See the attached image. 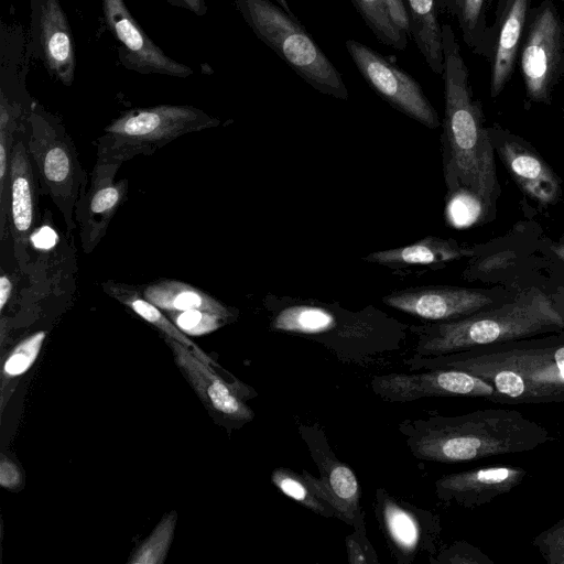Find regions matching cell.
<instances>
[{"mask_svg":"<svg viewBox=\"0 0 564 564\" xmlns=\"http://www.w3.org/2000/svg\"><path fill=\"white\" fill-rule=\"evenodd\" d=\"M300 430L321 476L316 478L303 470L302 477L313 492L332 507L336 518L354 525L357 516L361 512L360 490L356 475L349 466L334 456L323 434L317 438L313 429L301 426Z\"/></svg>","mask_w":564,"mask_h":564,"instance_id":"cell-16","label":"cell"},{"mask_svg":"<svg viewBox=\"0 0 564 564\" xmlns=\"http://www.w3.org/2000/svg\"><path fill=\"white\" fill-rule=\"evenodd\" d=\"M356 530L346 538L348 560L350 563H378L376 552L365 533L364 512L361 511L354 523Z\"/></svg>","mask_w":564,"mask_h":564,"instance_id":"cell-34","label":"cell"},{"mask_svg":"<svg viewBox=\"0 0 564 564\" xmlns=\"http://www.w3.org/2000/svg\"><path fill=\"white\" fill-rule=\"evenodd\" d=\"M528 0H509L500 31L491 76V96L505 87L513 67L519 40L524 25Z\"/></svg>","mask_w":564,"mask_h":564,"instance_id":"cell-27","label":"cell"},{"mask_svg":"<svg viewBox=\"0 0 564 564\" xmlns=\"http://www.w3.org/2000/svg\"><path fill=\"white\" fill-rule=\"evenodd\" d=\"M22 484V474L18 465L2 456L0 463V485L6 489H15Z\"/></svg>","mask_w":564,"mask_h":564,"instance_id":"cell-36","label":"cell"},{"mask_svg":"<svg viewBox=\"0 0 564 564\" xmlns=\"http://www.w3.org/2000/svg\"><path fill=\"white\" fill-rule=\"evenodd\" d=\"M166 343L173 351L176 365L207 406L235 421H250L253 417V412L209 365L199 360L178 341L166 337Z\"/></svg>","mask_w":564,"mask_h":564,"instance_id":"cell-20","label":"cell"},{"mask_svg":"<svg viewBox=\"0 0 564 564\" xmlns=\"http://www.w3.org/2000/svg\"><path fill=\"white\" fill-rule=\"evenodd\" d=\"M400 432L415 458L446 464L530 452L553 438L540 423L511 409L405 420Z\"/></svg>","mask_w":564,"mask_h":564,"instance_id":"cell-3","label":"cell"},{"mask_svg":"<svg viewBox=\"0 0 564 564\" xmlns=\"http://www.w3.org/2000/svg\"><path fill=\"white\" fill-rule=\"evenodd\" d=\"M414 354L448 355L480 346L564 332V322L546 292L531 286L473 315L413 326Z\"/></svg>","mask_w":564,"mask_h":564,"instance_id":"cell-4","label":"cell"},{"mask_svg":"<svg viewBox=\"0 0 564 564\" xmlns=\"http://www.w3.org/2000/svg\"><path fill=\"white\" fill-rule=\"evenodd\" d=\"M45 338L46 332L40 330L20 341L4 361V373L17 377L26 372L36 360Z\"/></svg>","mask_w":564,"mask_h":564,"instance_id":"cell-30","label":"cell"},{"mask_svg":"<svg viewBox=\"0 0 564 564\" xmlns=\"http://www.w3.org/2000/svg\"><path fill=\"white\" fill-rule=\"evenodd\" d=\"M411 370L457 369L496 391L495 403L564 402V332L492 344L469 350L405 360Z\"/></svg>","mask_w":564,"mask_h":564,"instance_id":"cell-1","label":"cell"},{"mask_svg":"<svg viewBox=\"0 0 564 564\" xmlns=\"http://www.w3.org/2000/svg\"><path fill=\"white\" fill-rule=\"evenodd\" d=\"M40 183L26 149L24 130L18 133L10 158L8 217L13 256L23 273L30 269V243L40 220Z\"/></svg>","mask_w":564,"mask_h":564,"instance_id":"cell-12","label":"cell"},{"mask_svg":"<svg viewBox=\"0 0 564 564\" xmlns=\"http://www.w3.org/2000/svg\"><path fill=\"white\" fill-rule=\"evenodd\" d=\"M532 545L547 564H564V517L540 532Z\"/></svg>","mask_w":564,"mask_h":564,"instance_id":"cell-32","label":"cell"},{"mask_svg":"<svg viewBox=\"0 0 564 564\" xmlns=\"http://www.w3.org/2000/svg\"><path fill=\"white\" fill-rule=\"evenodd\" d=\"M40 40L50 72L65 86L75 76V52L70 28L58 0H46L40 14Z\"/></svg>","mask_w":564,"mask_h":564,"instance_id":"cell-21","label":"cell"},{"mask_svg":"<svg viewBox=\"0 0 564 564\" xmlns=\"http://www.w3.org/2000/svg\"><path fill=\"white\" fill-rule=\"evenodd\" d=\"M256 36L322 94L347 100L341 74L297 19L270 0H234Z\"/></svg>","mask_w":564,"mask_h":564,"instance_id":"cell-5","label":"cell"},{"mask_svg":"<svg viewBox=\"0 0 564 564\" xmlns=\"http://www.w3.org/2000/svg\"><path fill=\"white\" fill-rule=\"evenodd\" d=\"M514 293L501 288L429 285L394 291L386 295L382 302L425 321L447 322L473 315L511 297Z\"/></svg>","mask_w":564,"mask_h":564,"instance_id":"cell-10","label":"cell"},{"mask_svg":"<svg viewBox=\"0 0 564 564\" xmlns=\"http://www.w3.org/2000/svg\"><path fill=\"white\" fill-rule=\"evenodd\" d=\"M379 42L403 51L408 46V23L399 0H351Z\"/></svg>","mask_w":564,"mask_h":564,"instance_id":"cell-26","label":"cell"},{"mask_svg":"<svg viewBox=\"0 0 564 564\" xmlns=\"http://www.w3.org/2000/svg\"><path fill=\"white\" fill-rule=\"evenodd\" d=\"M370 386L381 399L401 403L435 397L481 398L495 402L497 397L490 383L457 369L373 376Z\"/></svg>","mask_w":564,"mask_h":564,"instance_id":"cell-11","label":"cell"},{"mask_svg":"<svg viewBox=\"0 0 564 564\" xmlns=\"http://www.w3.org/2000/svg\"><path fill=\"white\" fill-rule=\"evenodd\" d=\"M102 290L110 296L131 308L137 315L155 326L166 337L172 338L188 348L199 360L212 366L213 359L208 357L172 319L162 313L154 304L149 302L138 288L112 280L101 284Z\"/></svg>","mask_w":564,"mask_h":564,"instance_id":"cell-25","label":"cell"},{"mask_svg":"<svg viewBox=\"0 0 564 564\" xmlns=\"http://www.w3.org/2000/svg\"><path fill=\"white\" fill-rule=\"evenodd\" d=\"M25 140L41 193L51 198L70 234L77 226L75 205L88 186L75 143L57 118L35 105L28 117Z\"/></svg>","mask_w":564,"mask_h":564,"instance_id":"cell-7","label":"cell"},{"mask_svg":"<svg viewBox=\"0 0 564 564\" xmlns=\"http://www.w3.org/2000/svg\"><path fill=\"white\" fill-rule=\"evenodd\" d=\"M102 13L107 28L120 44L122 65L141 74H161L185 78L193 69L169 57L137 23L124 0H102Z\"/></svg>","mask_w":564,"mask_h":564,"instance_id":"cell-15","label":"cell"},{"mask_svg":"<svg viewBox=\"0 0 564 564\" xmlns=\"http://www.w3.org/2000/svg\"><path fill=\"white\" fill-rule=\"evenodd\" d=\"M525 475V469L513 466H487L452 473L435 481V495L443 503L475 509L510 492Z\"/></svg>","mask_w":564,"mask_h":564,"instance_id":"cell-18","label":"cell"},{"mask_svg":"<svg viewBox=\"0 0 564 564\" xmlns=\"http://www.w3.org/2000/svg\"><path fill=\"white\" fill-rule=\"evenodd\" d=\"M172 4L186 9L196 15H204L207 12L205 0H169Z\"/></svg>","mask_w":564,"mask_h":564,"instance_id":"cell-37","label":"cell"},{"mask_svg":"<svg viewBox=\"0 0 564 564\" xmlns=\"http://www.w3.org/2000/svg\"><path fill=\"white\" fill-rule=\"evenodd\" d=\"M142 294L149 302L167 313L199 310L227 319L232 316L231 310L212 295L177 280L162 279L152 282L142 289Z\"/></svg>","mask_w":564,"mask_h":564,"instance_id":"cell-24","label":"cell"},{"mask_svg":"<svg viewBox=\"0 0 564 564\" xmlns=\"http://www.w3.org/2000/svg\"><path fill=\"white\" fill-rule=\"evenodd\" d=\"M412 36L427 66L435 74L444 72L442 25L435 0H399Z\"/></svg>","mask_w":564,"mask_h":564,"instance_id":"cell-23","label":"cell"},{"mask_svg":"<svg viewBox=\"0 0 564 564\" xmlns=\"http://www.w3.org/2000/svg\"><path fill=\"white\" fill-rule=\"evenodd\" d=\"M169 315L182 332L192 336L212 333L227 321L218 314L199 310L169 313Z\"/></svg>","mask_w":564,"mask_h":564,"instance_id":"cell-31","label":"cell"},{"mask_svg":"<svg viewBox=\"0 0 564 564\" xmlns=\"http://www.w3.org/2000/svg\"><path fill=\"white\" fill-rule=\"evenodd\" d=\"M445 116L442 133L443 171L448 195L475 197L492 216L500 187L495 149L481 111L473 100L468 72L453 29L442 25Z\"/></svg>","mask_w":564,"mask_h":564,"instance_id":"cell-2","label":"cell"},{"mask_svg":"<svg viewBox=\"0 0 564 564\" xmlns=\"http://www.w3.org/2000/svg\"><path fill=\"white\" fill-rule=\"evenodd\" d=\"M220 124V120L187 105H158L123 111L94 142L97 160L120 163L152 155L175 139Z\"/></svg>","mask_w":564,"mask_h":564,"instance_id":"cell-6","label":"cell"},{"mask_svg":"<svg viewBox=\"0 0 564 564\" xmlns=\"http://www.w3.org/2000/svg\"><path fill=\"white\" fill-rule=\"evenodd\" d=\"M345 47L366 83L389 105L430 129L440 118L419 82L369 46L346 40Z\"/></svg>","mask_w":564,"mask_h":564,"instance_id":"cell-9","label":"cell"},{"mask_svg":"<svg viewBox=\"0 0 564 564\" xmlns=\"http://www.w3.org/2000/svg\"><path fill=\"white\" fill-rule=\"evenodd\" d=\"M120 163L96 161L86 192L75 205L80 247L91 253L106 236L120 206L127 200L128 180H117Z\"/></svg>","mask_w":564,"mask_h":564,"instance_id":"cell-14","label":"cell"},{"mask_svg":"<svg viewBox=\"0 0 564 564\" xmlns=\"http://www.w3.org/2000/svg\"><path fill=\"white\" fill-rule=\"evenodd\" d=\"M13 290V283L9 274L2 272L0 275V312L3 313Z\"/></svg>","mask_w":564,"mask_h":564,"instance_id":"cell-38","label":"cell"},{"mask_svg":"<svg viewBox=\"0 0 564 564\" xmlns=\"http://www.w3.org/2000/svg\"><path fill=\"white\" fill-rule=\"evenodd\" d=\"M489 133L495 152L522 192L541 206L556 204L561 180L542 156L520 138L494 129Z\"/></svg>","mask_w":564,"mask_h":564,"instance_id":"cell-17","label":"cell"},{"mask_svg":"<svg viewBox=\"0 0 564 564\" xmlns=\"http://www.w3.org/2000/svg\"><path fill=\"white\" fill-rule=\"evenodd\" d=\"M431 562L441 564H494L488 555L465 541H457L442 549Z\"/></svg>","mask_w":564,"mask_h":564,"instance_id":"cell-33","label":"cell"},{"mask_svg":"<svg viewBox=\"0 0 564 564\" xmlns=\"http://www.w3.org/2000/svg\"><path fill=\"white\" fill-rule=\"evenodd\" d=\"M273 485L285 496L297 501L300 505L323 517H335L329 505L321 500L310 488L302 475L292 470L279 467L271 474Z\"/></svg>","mask_w":564,"mask_h":564,"instance_id":"cell-29","label":"cell"},{"mask_svg":"<svg viewBox=\"0 0 564 564\" xmlns=\"http://www.w3.org/2000/svg\"><path fill=\"white\" fill-rule=\"evenodd\" d=\"M271 328L312 338L326 345L348 362L362 360L395 347L376 336L375 319L349 314L341 321L330 310L313 304H293L280 310L271 321Z\"/></svg>","mask_w":564,"mask_h":564,"instance_id":"cell-8","label":"cell"},{"mask_svg":"<svg viewBox=\"0 0 564 564\" xmlns=\"http://www.w3.org/2000/svg\"><path fill=\"white\" fill-rule=\"evenodd\" d=\"M177 513H166L156 524L152 533L131 554L129 564H162L164 563L174 536Z\"/></svg>","mask_w":564,"mask_h":564,"instance_id":"cell-28","label":"cell"},{"mask_svg":"<svg viewBox=\"0 0 564 564\" xmlns=\"http://www.w3.org/2000/svg\"><path fill=\"white\" fill-rule=\"evenodd\" d=\"M375 512L399 563H411L422 552L435 554L441 533L437 516L398 500L381 488L376 492Z\"/></svg>","mask_w":564,"mask_h":564,"instance_id":"cell-13","label":"cell"},{"mask_svg":"<svg viewBox=\"0 0 564 564\" xmlns=\"http://www.w3.org/2000/svg\"><path fill=\"white\" fill-rule=\"evenodd\" d=\"M549 253L564 263V235L547 243Z\"/></svg>","mask_w":564,"mask_h":564,"instance_id":"cell-39","label":"cell"},{"mask_svg":"<svg viewBox=\"0 0 564 564\" xmlns=\"http://www.w3.org/2000/svg\"><path fill=\"white\" fill-rule=\"evenodd\" d=\"M547 295L550 296L555 310L558 312L564 322V291H558L556 295H551L549 293Z\"/></svg>","mask_w":564,"mask_h":564,"instance_id":"cell-40","label":"cell"},{"mask_svg":"<svg viewBox=\"0 0 564 564\" xmlns=\"http://www.w3.org/2000/svg\"><path fill=\"white\" fill-rule=\"evenodd\" d=\"M561 30L557 18L549 7L535 18L525 46L521 67L528 95L545 101L560 56Z\"/></svg>","mask_w":564,"mask_h":564,"instance_id":"cell-19","label":"cell"},{"mask_svg":"<svg viewBox=\"0 0 564 564\" xmlns=\"http://www.w3.org/2000/svg\"><path fill=\"white\" fill-rule=\"evenodd\" d=\"M484 0H458L457 13L463 25L465 35L469 34L476 26Z\"/></svg>","mask_w":564,"mask_h":564,"instance_id":"cell-35","label":"cell"},{"mask_svg":"<svg viewBox=\"0 0 564 564\" xmlns=\"http://www.w3.org/2000/svg\"><path fill=\"white\" fill-rule=\"evenodd\" d=\"M476 254L475 248L456 240L426 237L404 247L372 252L364 259L389 268H410L437 265Z\"/></svg>","mask_w":564,"mask_h":564,"instance_id":"cell-22","label":"cell"}]
</instances>
